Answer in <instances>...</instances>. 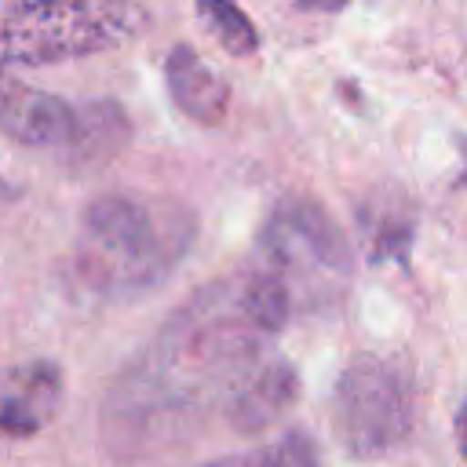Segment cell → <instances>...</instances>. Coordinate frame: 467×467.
Instances as JSON below:
<instances>
[{"instance_id": "3", "label": "cell", "mask_w": 467, "mask_h": 467, "mask_svg": "<svg viewBox=\"0 0 467 467\" xmlns=\"http://www.w3.org/2000/svg\"><path fill=\"white\" fill-rule=\"evenodd\" d=\"M146 22L139 0H0V77L113 51Z\"/></svg>"}, {"instance_id": "7", "label": "cell", "mask_w": 467, "mask_h": 467, "mask_svg": "<svg viewBox=\"0 0 467 467\" xmlns=\"http://www.w3.org/2000/svg\"><path fill=\"white\" fill-rule=\"evenodd\" d=\"M66 376L58 361H22L0 372V441L40 434L62 409Z\"/></svg>"}, {"instance_id": "10", "label": "cell", "mask_w": 467, "mask_h": 467, "mask_svg": "<svg viewBox=\"0 0 467 467\" xmlns=\"http://www.w3.org/2000/svg\"><path fill=\"white\" fill-rule=\"evenodd\" d=\"M190 467H321V452L310 434L303 431H285L270 441H259L241 452H226L215 460H201Z\"/></svg>"}, {"instance_id": "11", "label": "cell", "mask_w": 467, "mask_h": 467, "mask_svg": "<svg viewBox=\"0 0 467 467\" xmlns=\"http://www.w3.org/2000/svg\"><path fill=\"white\" fill-rule=\"evenodd\" d=\"M197 15L208 26V33L219 40L223 51L230 55H255L259 47V33L252 26V18L234 4V0H197Z\"/></svg>"}, {"instance_id": "5", "label": "cell", "mask_w": 467, "mask_h": 467, "mask_svg": "<svg viewBox=\"0 0 467 467\" xmlns=\"http://www.w3.org/2000/svg\"><path fill=\"white\" fill-rule=\"evenodd\" d=\"M0 131L29 150H47L62 157H99V150H113L128 124L120 106L91 102L73 106L69 99L33 88L15 77H0Z\"/></svg>"}, {"instance_id": "13", "label": "cell", "mask_w": 467, "mask_h": 467, "mask_svg": "<svg viewBox=\"0 0 467 467\" xmlns=\"http://www.w3.org/2000/svg\"><path fill=\"white\" fill-rule=\"evenodd\" d=\"M299 7H306V11H339L347 0H296Z\"/></svg>"}, {"instance_id": "1", "label": "cell", "mask_w": 467, "mask_h": 467, "mask_svg": "<svg viewBox=\"0 0 467 467\" xmlns=\"http://www.w3.org/2000/svg\"><path fill=\"white\" fill-rule=\"evenodd\" d=\"M296 303L259 259L197 288L120 372L102 409V431L120 452H150L190 438L226 409L244 379L274 358V339Z\"/></svg>"}, {"instance_id": "2", "label": "cell", "mask_w": 467, "mask_h": 467, "mask_svg": "<svg viewBox=\"0 0 467 467\" xmlns=\"http://www.w3.org/2000/svg\"><path fill=\"white\" fill-rule=\"evenodd\" d=\"M193 237V212L171 197L102 193L80 212L73 274L95 299H139L175 274Z\"/></svg>"}, {"instance_id": "9", "label": "cell", "mask_w": 467, "mask_h": 467, "mask_svg": "<svg viewBox=\"0 0 467 467\" xmlns=\"http://www.w3.org/2000/svg\"><path fill=\"white\" fill-rule=\"evenodd\" d=\"M164 84L179 113H186L197 124H219L230 106V88L226 80L190 47L175 44L164 58Z\"/></svg>"}, {"instance_id": "4", "label": "cell", "mask_w": 467, "mask_h": 467, "mask_svg": "<svg viewBox=\"0 0 467 467\" xmlns=\"http://www.w3.org/2000/svg\"><path fill=\"white\" fill-rule=\"evenodd\" d=\"M416 420V387L405 365L383 354H358L332 387V427L339 445L358 456H387Z\"/></svg>"}, {"instance_id": "12", "label": "cell", "mask_w": 467, "mask_h": 467, "mask_svg": "<svg viewBox=\"0 0 467 467\" xmlns=\"http://www.w3.org/2000/svg\"><path fill=\"white\" fill-rule=\"evenodd\" d=\"M456 445L467 460V405H460V412H456Z\"/></svg>"}, {"instance_id": "6", "label": "cell", "mask_w": 467, "mask_h": 467, "mask_svg": "<svg viewBox=\"0 0 467 467\" xmlns=\"http://www.w3.org/2000/svg\"><path fill=\"white\" fill-rule=\"evenodd\" d=\"M259 263L274 270L292 292V303H299V296L317 299L350 274V248L321 204L285 197L259 237Z\"/></svg>"}, {"instance_id": "8", "label": "cell", "mask_w": 467, "mask_h": 467, "mask_svg": "<svg viewBox=\"0 0 467 467\" xmlns=\"http://www.w3.org/2000/svg\"><path fill=\"white\" fill-rule=\"evenodd\" d=\"M296 398H299V376L285 358L274 354L234 394L226 409V427L234 434H263L296 405Z\"/></svg>"}]
</instances>
